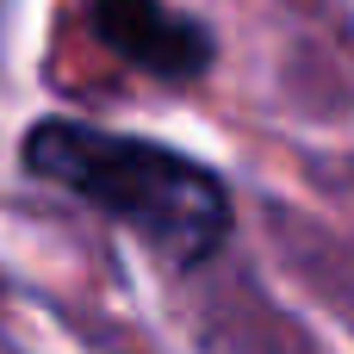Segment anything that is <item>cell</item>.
I'll return each instance as SVG.
<instances>
[{
    "mask_svg": "<svg viewBox=\"0 0 354 354\" xmlns=\"http://www.w3.org/2000/svg\"><path fill=\"white\" fill-rule=\"evenodd\" d=\"M25 168L106 218L131 224L156 255L193 268L230 236V193L193 156H174L143 137H118L75 118H44L25 131Z\"/></svg>",
    "mask_w": 354,
    "mask_h": 354,
    "instance_id": "cell-1",
    "label": "cell"
},
{
    "mask_svg": "<svg viewBox=\"0 0 354 354\" xmlns=\"http://www.w3.org/2000/svg\"><path fill=\"white\" fill-rule=\"evenodd\" d=\"M93 31L162 81H193L212 62V31L162 0H93Z\"/></svg>",
    "mask_w": 354,
    "mask_h": 354,
    "instance_id": "cell-2",
    "label": "cell"
}]
</instances>
